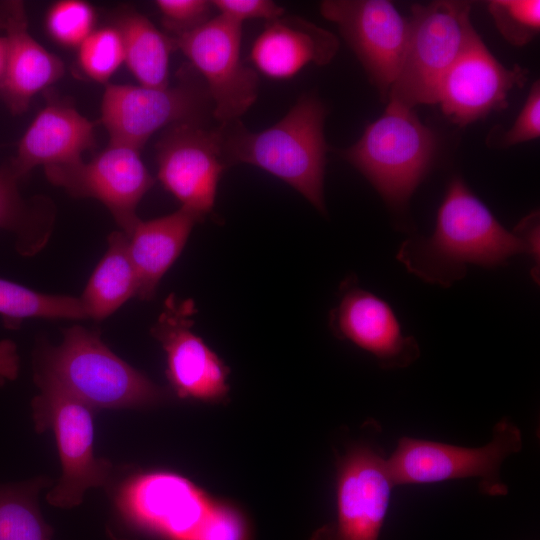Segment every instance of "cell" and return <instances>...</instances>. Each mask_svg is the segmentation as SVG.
I'll return each instance as SVG.
<instances>
[{
  "label": "cell",
  "mask_w": 540,
  "mask_h": 540,
  "mask_svg": "<svg viewBox=\"0 0 540 540\" xmlns=\"http://www.w3.org/2000/svg\"><path fill=\"white\" fill-rule=\"evenodd\" d=\"M519 254L532 258L536 278L539 212L530 213L510 231L462 178L455 176L447 185L433 233L404 240L396 258L426 283L450 287L465 277L468 265L493 268Z\"/></svg>",
  "instance_id": "obj_1"
},
{
  "label": "cell",
  "mask_w": 540,
  "mask_h": 540,
  "mask_svg": "<svg viewBox=\"0 0 540 540\" xmlns=\"http://www.w3.org/2000/svg\"><path fill=\"white\" fill-rule=\"evenodd\" d=\"M326 115L327 109L318 98L303 95L280 121L265 130L249 131L240 121L219 125L228 166L259 167L289 184L325 214Z\"/></svg>",
  "instance_id": "obj_2"
},
{
  "label": "cell",
  "mask_w": 540,
  "mask_h": 540,
  "mask_svg": "<svg viewBox=\"0 0 540 540\" xmlns=\"http://www.w3.org/2000/svg\"><path fill=\"white\" fill-rule=\"evenodd\" d=\"M35 383L56 385L95 409L147 407L167 392L114 354L98 332L76 325L63 329L59 346L42 349Z\"/></svg>",
  "instance_id": "obj_3"
},
{
  "label": "cell",
  "mask_w": 540,
  "mask_h": 540,
  "mask_svg": "<svg viewBox=\"0 0 540 540\" xmlns=\"http://www.w3.org/2000/svg\"><path fill=\"white\" fill-rule=\"evenodd\" d=\"M437 141L412 108L388 100L384 113L341 152L396 212L406 210L430 169Z\"/></svg>",
  "instance_id": "obj_4"
},
{
  "label": "cell",
  "mask_w": 540,
  "mask_h": 540,
  "mask_svg": "<svg viewBox=\"0 0 540 540\" xmlns=\"http://www.w3.org/2000/svg\"><path fill=\"white\" fill-rule=\"evenodd\" d=\"M465 1H434L411 8L404 59L388 100L409 108L436 104L441 81L451 66L480 36Z\"/></svg>",
  "instance_id": "obj_5"
},
{
  "label": "cell",
  "mask_w": 540,
  "mask_h": 540,
  "mask_svg": "<svg viewBox=\"0 0 540 540\" xmlns=\"http://www.w3.org/2000/svg\"><path fill=\"white\" fill-rule=\"evenodd\" d=\"M522 442L518 426L502 417L493 427L490 442L481 447L401 437L386 457V467L394 487L478 478L483 494L504 496L508 487L500 478V467L521 450Z\"/></svg>",
  "instance_id": "obj_6"
},
{
  "label": "cell",
  "mask_w": 540,
  "mask_h": 540,
  "mask_svg": "<svg viewBox=\"0 0 540 540\" xmlns=\"http://www.w3.org/2000/svg\"><path fill=\"white\" fill-rule=\"evenodd\" d=\"M37 386L41 392L32 400L35 429L53 431L62 468L46 500L56 507L72 508L82 502L89 488L110 482L113 465L95 457L93 409L56 385Z\"/></svg>",
  "instance_id": "obj_7"
},
{
  "label": "cell",
  "mask_w": 540,
  "mask_h": 540,
  "mask_svg": "<svg viewBox=\"0 0 540 540\" xmlns=\"http://www.w3.org/2000/svg\"><path fill=\"white\" fill-rule=\"evenodd\" d=\"M336 514L309 540H379L394 485L375 439L350 442L336 456Z\"/></svg>",
  "instance_id": "obj_8"
},
{
  "label": "cell",
  "mask_w": 540,
  "mask_h": 540,
  "mask_svg": "<svg viewBox=\"0 0 540 540\" xmlns=\"http://www.w3.org/2000/svg\"><path fill=\"white\" fill-rule=\"evenodd\" d=\"M173 38L205 79L215 120L220 126L239 121L256 101L259 84L256 72L241 59L242 24L217 14Z\"/></svg>",
  "instance_id": "obj_9"
},
{
  "label": "cell",
  "mask_w": 540,
  "mask_h": 540,
  "mask_svg": "<svg viewBox=\"0 0 540 540\" xmlns=\"http://www.w3.org/2000/svg\"><path fill=\"white\" fill-rule=\"evenodd\" d=\"M221 501L167 471L133 475L119 488L117 507L131 524L168 540H197Z\"/></svg>",
  "instance_id": "obj_10"
},
{
  "label": "cell",
  "mask_w": 540,
  "mask_h": 540,
  "mask_svg": "<svg viewBox=\"0 0 540 540\" xmlns=\"http://www.w3.org/2000/svg\"><path fill=\"white\" fill-rule=\"evenodd\" d=\"M319 7L321 15L338 26L382 101H387L404 59L409 19L386 0H325Z\"/></svg>",
  "instance_id": "obj_11"
},
{
  "label": "cell",
  "mask_w": 540,
  "mask_h": 540,
  "mask_svg": "<svg viewBox=\"0 0 540 540\" xmlns=\"http://www.w3.org/2000/svg\"><path fill=\"white\" fill-rule=\"evenodd\" d=\"M210 101L208 92L190 84L165 88L107 84L101 122L110 143L140 150L151 135L167 125L198 123Z\"/></svg>",
  "instance_id": "obj_12"
},
{
  "label": "cell",
  "mask_w": 540,
  "mask_h": 540,
  "mask_svg": "<svg viewBox=\"0 0 540 540\" xmlns=\"http://www.w3.org/2000/svg\"><path fill=\"white\" fill-rule=\"evenodd\" d=\"M197 312L191 299L170 294L151 335L166 353V376L177 397L206 403L228 400L229 367L192 330Z\"/></svg>",
  "instance_id": "obj_13"
},
{
  "label": "cell",
  "mask_w": 540,
  "mask_h": 540,
  "mask_svg": "<svg viewBox=\"0 0 540 540\" xmlns=\"http://www.w3.org/2000/svg\"><path fill=\"white\" fill-rule=\"evenodd\" d=\"M158 179L186 208L203 219L215 205L218 182L228 167L220 127L174 125L157 143Z\"/></svg>",
  "instance_id": "obj_14"
},
{
  "label": "cell",
  "mask_w": 540,
  "mask_h": 540,
  "mask_svg": "<svg viewBox=\"0 0 540 540\" xmlns=\"http://www.w3.org/2000/svg\"><path fill=\"white\" fill-rule=\"evenodd\" d=\"M139 152L134 147L109 142L88 163L49 167L45 173L51 183L72 196L99 200L129 237L140 220L136 207L155 183Z\"/></svg>",
  "instance_id": "obj_15"
},
{
  "label": "cell",
  "mask_w": 540,
  "mask_h": 540,
  "mask_svg": "<svg viewBox=\"0 0 540 540\" xmlns=\"http://www.w3.org/2000/svg\"><path fill=\"white\" fill-rule=\"evenodd\" d=\"M528 71L503 66L477 38L443 77L437 103L444 115L466 126L507 107L509 92L522 87Z\"/></svg>",
  "instance_id": "obj_16"
},
{
  "label": "cell",
  "mask_w": 540,
  "mask_h": 540,
  "mask_svg": "<svg viewBox=\"0 0 540 540\" xmlns=\"http://www.w3.org/2000/svg\"><path fill=\"white\" fill-rule=\"evenodd\" d=\"M342 287L338 305L330 315L333 332L370 353L383 369H402L420 356L413 336L403 333L393 308L352 279Z\"/></svg>",
  "instance_id": "obj_17"
},
{
  "label": "cell",
  "mask_w": 540,
  "mask_h": 540,
  "mask_svg": "<svg viewBox=\"0 0 540 540\" xmlns=\"http://www.w3.org/2000/svg\"><path fill=\"white\" fill-rule=\"evenodd\" d=\"M0 28L6 40L0 97L13 114H21L36 94L63 76L65 67L29 33L22 1H0Z\"/></svg>",
  "instance_id": "obj_18"
},
{
  "label": "cell",
  "mask_w": 540,
  "mask_h": 540,
  "mask_svg": "<svg viewBox=\"0 0 540 540\" xmlns=\"http://www.w3.org/2000/svg\"><path fill=\"white\" fill-rule=\"evenodd\" d=\"M94 146V125L67 103L49 101L20 139L9 166L20 180L37 166L79 163Z\"/></svg>",
  "instance_id": "obj_19"
},
{
  "label": "cell",
  "mask_w": 540,
  "mask_h": 540,
  "mask_svg": "<svg viewBox=\"0 0 540 540\" xmlns=\"http://www.w3.org/2000/svg\"><path fill=\"white\" fill-rule=\"evenodd\" d=\"M339 49L330 31L296 16L279 17L266 23L252 44L250 59L264 76L285 80L310 63L328 64Z\"/></svg>",
  "instance_id": "obj_20"
},
{
  "label": "cell",
  "mask_w": 540,
  "mask_h": 540,
  "mask_svg": "<svg viewBox=\"0 0 540 540\" xmlns=\"http://www.w3.org/2000/svg\"><path fill=\"white\" fill-rule=\"evenodd\" d=\"M202 220L196 213L180 207L169 215L137 222L128 238L140 299L153 298L160 280L181 254L193 227Z\"/></svg>",
  "instance_id": "obj_21"
},
{
  "label": "cell",
  "mask_w": 540,
  "mask_h": 540,
  "mask_svg": "<svg viewBox=\"0 0 540 540\" xmlns=\"http://www.w3.org/2000/svg\"><path fill=\"white\" fill-rule=\"evenodd\" d=\"M108 248L80 297L87 318L101 321L137 296L138 278L129 254V238L112 232Z\"/></svg>",
  "instance_id": "obj_22"
},
{
  "label": "cell",
  "mask_w": 540,
  "mask_h": 540,
  "mask_svg": "<svg viewBox=\"0 0 540 540\" xmlns=\"http://www.w3.org/2000/svg\"><path fill=\"white\" fill-rule=\"evenodd\" d=\"M124 62L141 86L168 87L170 54L176 48L173 37L161 32L144 15L126 10L117 19Z\"/></svg>",
  "instance_id": "obj_23"
},
{
  "label": "cell",
  "mask_w": 540,
  "mask_h": 540,
  "mask_svg": "<svg viewBox=\"0 0 540 540\" xmlns=\"http://www.w3.org/2000/svg\"><path fill=\"white\" fill-rule=\"evenodd\" d=\"M18 182L9 164L0 168V229L13 232L17 251L31 256L45 246L52 233V212L47 213L43 201L23 199Z\"/></svg>",
  "instance_id": "obj_24"
},
{
  "label": "cell",
  "mask_w": 540,
  "mask_h": 540,
  "mask_svg": "<svg viewBox=\"0 0 540 540\" xmlns=\"http://www.w3.org/2000/svg\"><path fill=\"white\" fill-rule=\"evenodd\" d=\"M47 479L40 477L0 485V540H50L51 527L38 506V493Z\"/></svg>",
  "instance_id": "obj_25"
},
{
  "label": "cell",
  "mask_w": 540,
  "mask_h": 540,
  "mask_svg": "<svg viewBox=\"0 0 540 540\" xmlns=\"http://www.w3.org/2000/svg\"><path fill=\"white\" fill-rule=\"evenodd\" d=\"M0 316L11 329L27 318L87 319L80 297L44 294L2 278Z\"/></svg>",
  "instance_id": "obj_26"
},
{
  "label": "cell",
  "mask_w": 540,
  "mask_h": 540,
  "mask_svg": "<svg viewBox=\"0 0 540 540\" xmlns=\"http://www.w3.org/2000/svg\"><path fill=\"white\" fill-rule=\"evenodd\" d=\"M78 62L90 79L105 83L124 62V48L116 27L93 32L79 46Z\"/></svg>",
  "instance_id": "obj_27"
},
{
  "label": "cell",
  "mask_w": 540,
  "mask_h": 540,
  "mask_svg": "<svg viewBox=\"0 0 540 540\" xmlns=\"http://www.w3.org/2000/svg\"><path fill=\"white\" fill-rule=\"evenodd\" d=\"M488 9L502 37L513 46H524L539 33V0H492Z\"/></svg>",
  "instance_id": "obj_28"
},
{
  "label": "cell",
  "mask_w": 540,
  "mask_h": 540,
  "mask_svg": "<svg viewBox=\"0 0 540 540\" xmlns=\"http://www.w3.org/2000/svg\"><path fill=\"white\" fill-rule=\"evenodd\" d=\"M96 15L93 7L80 0L54 3L46 16V27L51 37L66 47H79L93 32Z\"/></svg>",
  "instance_id": "obj_29"
},
{
  "label": "cell",
  "mask_w": 540,
  "mask_h": 540,
  "mask_svg": "<svg viewBox=\"0 0 540 540\" xmlns=\"http://www.w3.org/2000/svg\"><path fill=\"white\" fill-rule=\"evenodd\" d=\"M164 27L178 37L201 26L211 19L213 5L206 0H157L155 1Z\"/></svg>",
  "instance_id": "obj_30"
},
{
  "label": "cell",
  "mask_w": 540,
  "mask_h": 540,
  "mask_svg": "<svg viewBox=\"0 0 540 540\" xmlns=\"http://www.w3.org/2000/svg\"><path fill=\"white\" fill-rule=\"evenodd\" d=\"M540 135V84L531 86L529 95L513 126L505 131L500 145L510 147L539 138Z\"/></svg>",
  "instance_id": "obj_31"
},
{
  "label": "cell",
  "mask_w": 540,
  "mask_h": 540,
  "mask_svg": "<svg viewBox=\"0 0 540 540\" xmlns=\"http://www.w3.org/2000/svg\"><path fill=\"white\" fill-rule=\"evenodd\" d=\"M240 512L220 502L197 540H247V528Z\"/></svg>",
  "instance_id": "obj_32"
},
{
  "label": "cell",
  "mask_w": 540,
  "mask_h": 540,
  "mask_svg": "<svg viewBox=\"0 0 540 540\" xmlns=\"http://www.w3.org/2000/svg\"><path fill=\"white\" fill-rule=\"evenodd\" d=\"M211 3L218 14L240 24L249 19L269 22L285 15L284 8L270 0H213Z\"/></svg>",
  "instance_id": "obj_33"
},
{
  "label": "cell",
  "mask_w": 540,
  "mask_h": 540,
  "mask_svg": "<svg viewBox=\"0 0 540 540\" xmlns=\"http://www.w3.org/2000/svg\"><path fill=\"white\" fill-rule=\"evenodd\" d=\"M20 358L16 344L10 339L0 341V386L15 380L19 374Z\"/></svg>",
  "instance_id": "obj_34"
},
{
  "label": "cell",
  "mask_w": 540,
  "mask_h": 540,
  "mask_svg": "<svg viewBox=\"0 0 540 540\" xmlns=\"http://www.w3.org/2000/svg\"><path fill=\"white\" fill-rule=\"evenodd\" d=\"M6 65V40L0 35V80L4 74Z\"/></svg>",
  "instance_id": "obj_35"
}]
</instances>
